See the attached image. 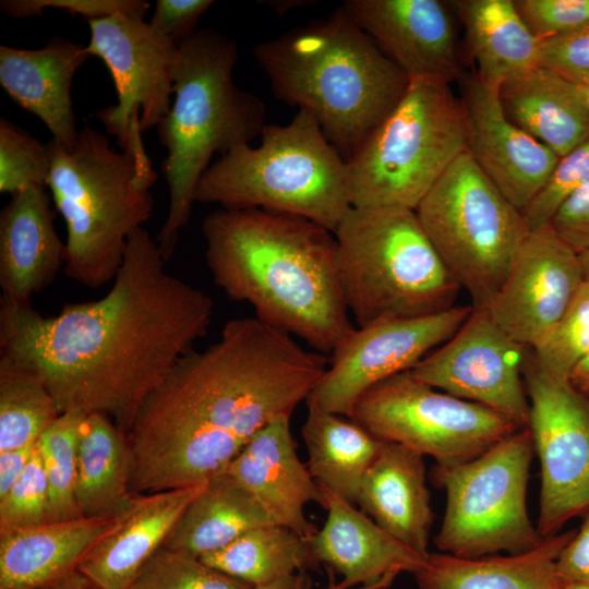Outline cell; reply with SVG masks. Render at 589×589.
<instances>
[{
  "label": "cell",
  "instance_id": "7dc6e473",
  "mask_svg": "<svg viewBox=\"0 0 589 589\" xmlns=\"http://www.w3.org/2000/svg\"><path fill=\"white\" fill-rule=\"evenodd\" d=\"M36 446L37 444L0 452V497L3 496L21 477L33 456Z\"/></svg>",
  "mask_w": 589,
  "mask_h": 589
},
{
  "label": "cell",
  "instance_id": "ee69618b",
  "mask_svg": "<svg viewBox=\"0 0 589 589\" xmlns=\"http://www.w3.org/2000/svg\"><path fill=\"white\" fill-rule=\"evenodd\" d=\"M212 0H157L151 26L180 45L197 29L201 16L213 5Z\"/></svg>",
  "mask_w": 589,
  "mask_h": 589
},
{
  "label": "cell",
  "instance_id": "4fadbf2b",
  "mask_svg": "<svg viewBox=\"0 0 589 589\" xmlns=\"http://www.w3.org/2000/svg\"><path fill=\"white\" fill-rule=\"evenodd\" d=\"M522 371L529 400L527 428L541 468L536 527L548 538L589 510V400L568 380L542 370L533 358Z\"/></svg>",
  "mask_w": 589,
  "mask_h": 589
},
{
  "label": "cell",
  "instance_id": "7402d4cb",
  "mask_svg": "<svg viewBox=\"0 0 589 589\" xmlns=\"http://www.w3.org/2000/svg\"><path fill=\"white\" fill-rule=\"evenodd\" d=\"M327 517L309 540L315 562L341 576L325 589H389L401 573L413 575L426 557L381 529L365 513L326 492Z\"/></svg>",
  "mask_w": 589,
  "mask_h": 589
},
{
  "label": "cell",
  "instance_id": "816d5d0a",
  "mask_svg": "<svg viewBox=\"0 0 589 589\" xmlns=\"http://www.w3.org/2000/svg\"><path fill=\"white\" fill-rule=\"evenodd\" d=\"M578 254L582 268L584 280L589 285V250L582 251Z\"/></svg>",
  "mask_w": 589,
  "mask_h": 589
},
{
  "label": "cell",
  "instance_id": "1f68e13d",
  "mask_svg": "<svg viewBox=\"0 0 589 589\" xmlns=\"http://www.w3.org/2000/svg\"><path fill=\"white\" fill-rule=\"evenodd\" d=\"M306 406L301 435L309 471L324 491L354 505L363 478L385 442L350 418L310 401Z\"/></svg>",
  "mask_w": 589,
  "mask_h": 589
},
{
  "label": "cell",
  "instance_id": "681fc988",
  "mask_svg": "<svg viewBox=\"0 0 589 589\" xmlns=\"http://www.w3.org/2000/svg\"><path fill=\"white\" fill-rule=\"evenodd\" d=\"M570 384L584 395H589V352L569 376Z\"/></svg>",
  "mask_w": 589,
  "mask_h": 589
},
{
  "label": "cell",
  "instance_id": "d590c367",
  "mask_svg": "<svg viewBox=\"0 0 589 589\" xmlns=\"http://www.w3.org/2000/svg\"><path fill=\"white\" fill-rule=\"evenodd\" d=\"M534 361L550 375L568 380L589 352V285L584 283L555 325L532 348Z\"/></svg>",
  "mask_w": 589,
  "mask_h": 589
},
{
  "label": "cell",
  "instance_id": "c3c4849f",
  "mask_svg": "<svg viewBox=\"0 0 589 589\" xmlns=\"http://www.w3.org/2000/svg\"><path fill=\"white\" fill-rule=\"evenodd\" d=\"M47 589H101L87 579L83 574L77 569L71 572L60 580L56 581ZM128 589H137L134 584Z\"/></svg>",
  "mask_w": 589,
  "mask_h": 589
},
{
  "label": "cell",
  "instance_id": "7c38bea8",
  "mask_svg": "<svg viewBox=\"0 0 589 589\" xmlns=\"http://www.w3.org/2000/svg\"><path fill=\"white\" fill-rule=\"evenodd\" d=\"M349 418L377 438L431 456L441 466L472 460L522 429L482 405L418 381L409 371L366 390Z\"/></svg>",
  "mask_w": 589,
  "mask_h": 589
},
{
  "label": "cell",
  "instance_id": "f907efd6",
  "mask_svg": "<svg viewBox=\"0 0 589 589\" xmlns=\"http://www.w3.org/2000/svg\"><path fill=\"white\" fill-rule=\"evenodd\" d=\"M306 574L304 572L283 577L268 584L253 587V589H302Z\"/></svg>",
  "mask_w": 589,
  "mask_h": 589
},
{
  "label": "cell",
  "instance_id": "ab89813d",
  "mask_svg": "<svg viewBox=\"0 0 589 589\" xmlns=\"http://www.w3.org/2000/svg\"><path fill=\"white\" fill-rule=\"evenodd\" d=\"M589 181V139L560 157L544 185L522 212L529 230L550 226L562 204Z\"/></svg>",
  "mask_w": 589,
  "mask_h": 589
},
{
  "label": "cell",
  "instance_id": "11a10c76",
  "mask_svg": "<svg viewBox=\"0 0 589 589\" xmlns=\"http://www.w3.org/2000/svg\"><path fill=\"white\" fill-rule=\"evenodd\" d=\"M302 589H312V582L309 576L305 577Z\"/></svg>",
  "mask_w": 589,
  "mask_h": 589
},
{
  "label": "cell",
  "instance_id": "8fae6325",
  "mask_svg": "<svg viewBox=\"0 0 589 589\" xmlns=\"http://www.w3.org/2000/svg\"><path fill=\"white\" fill-rule=\"evenodd\" d=\"M533 452L530 431L522 428L472 460L435 466L433 479L447 497L434 539L442 553L465 558L520 554L542 542L526 503Z\"/></svg>",
  "mask_w": 589,
  "mask_h": 589
},
{
  "label": "cell",
  "instance_id": "d6986e66",
  "mask_svg": "<svg viewBox=\"0 0 589 589\" xmlns=\"http://www.w3.org/2000/svg\"><path fill=\"white\" fill-rule=\"evenodd\" d=\"M467 152L478 167L521 213L544 185L560 157L512 122L498 89L476 75L462 81Z\"/></svg>",
  "mask_w": 589,
  "mask_h": 589
},
{
  "label": "cell",
  "instance_id": "d6a6232c",
  "mask_svg": "<svg viewBox=\"0 0 589 589\" xmlns=\"http://www.w3.org/2000/svg\"><path fill=\"white\" fill-rule=\"evenodd\" d=\"M200 560L253 587L304 572L315 562L308 540L278 524L254 528Z\"/></svg>",
  "mask_w": 589,
  "mask_h": 589
},
{
  "label": "cell",
  "instance_id": "5bb4252c",
  "mask_svg": "<svg viewBox=\"0 0 589 589\" xmlns=\"http://www.w3.org/2000/svg\"><path fill=\"white\" fill-rule=\"evenodd\" d=\"M85 46L111 73L118 103L96 116L121 149L157 128L168 113L175 93L179 45L155 31L143 16L115 14L87 21Z\"/></svg>",
  "mask_w": 589,
  "mask_h": 589
},
{
  "label": "cell",
  "instance_id": "83f0119b",
  "mask_svg": "<svg viewBox=\"0 0 589 589\" xmlns=\"http://www.w3.org/2000/svg\"><path fill=\"white\" fill-rule=\"evenodd\" d=\"M576 530L544 538L534 549L506 556L458 557L430 553L414 574L420 589H563L556 561Z\"/></svg>",
  "mask_w": 589,
  "mask_h": 589
},
{
  "label": "cell",
  "instance_id": "4316f807",
  "mask_svg": "<svg viewBox=\"0 0 589 589\" xmlns=\"http://www.w3.org/2000/svg\"><path fill=\"white\" fill-rule=\"evenodd\" d=\"M507 118L563 157L589 139V110L579 85L539 65L503 82Z\"/></svg>",
  "mask_w": 589,
  "mask_h": 589
},
{
  "label": "cell",
  "instance_id": "9f6ffc18",
  "mask_svg": "<svg viewBox=\"0 0 589 589\" xmlns=\"http://www.w3.org/2000/svg\"><path fill=\"white\" fill-rule=\"evenodd\" d=\"M358 589H365V588H358Z\"/></svg>",
  "mask_w": 589,
  "mask_h": 589
},
{
  "label": "cell",
  "instance_id": "8d00e7d4",
  "mask_svg": "<svg viewBox=\"0 0 589 589\" xmlns=\"http://www.w3.org/2000/svg\"><path fill=\"white\" fill-rule=\"evenodd\" d=\"M49 171L47 144L1 118L0 192L13 195L31 187L46 188Z\"/></svg>",
  "mask_w": 589,
  "mask_h": 589
},
{
  "label": "cell",
  "instance_id": "44dd1931",
  "mask_svg": "<svg viewBox=\"0 0 589 589\" xmlns=\"http://www.w3.org/2000/svg\"><path fill=\"white\" fill-rule=\"evenodd\" d=\"M290 417L280 416L262 428L226 472L255 497L275 524L309 540L317 529L304 508L309 503L325 508L326 494L297 454Z\"/></svg>",
  "mask_w": 589,
  "mask_h": 589
},
{
  "label": "cell",
  "instance_id": "4dcf8cb0",
  "mask_svg": "<svg viewBox=\"0 0 589 589\" xmlns=\"http://www.w3.org/2000/svg\"><path fill=\"white\" fill-rule=\"evenodd\" d=\"M464 24L477 65L476 76L486 86L501 84L538 65L539 41L531 34L513 0H459L449 2Z\"/></svg>",
  "mask_w": 589,
  "mask_h": 589
},
{
  "label": "cell",
  "instance_id": "5b68a950",
  "mask_svg": "<svg viewBox=\"0 0 589 589\" xmlns=\"http://www.w3.org/2000/svg\"><path fill=\"white\" fill-rule=\"evenodd\" d=\"M238 46L213 28L197 29L179 45L175 98L157 134L167 156L161 170L169 205L156 242L168 262L188 225L197 183L215 153L221 156L261 135L266 107L237 86Z\"/></svg>",
  "mask_w": 589,
  "mask_h": 589
},
{
  "label": "cell",
  "instance_id": "db71d44e",
  "mask_svg": "<svg viewBox=\"0 0 589 589\" xmlns=\"http://www.w3.org/2000/svg\"><path fill=\"white\" fill-rule=\"evenodd\" d=\"M584 101L589 110V84L580 86Z\"/></svg>",
  "mask_w": 589,
  "mask_h": 589
},
{
  "label": "cell",
  "instance_id": "484cf974",
  "mask_svg": "<svg viewBox=\"0 0 589 589\" xmlns=\"http://www.w3.org/2000/svg\"><path fill=\"white\" fill-rule=\"evenodd\" d=\"M113 518L48 521L0 536V589H47L76 569Z\"/></svg>",
  "mask_w": 589,
  "mask_h": 589
},
{
  "label": "cell",
  "instance_id": "60d3db41",
  "mask_svg": "<svg viewBox=\"0 0 589 589\" xmlns=\"http://www.w3.org/2000/svg\"><path fill=\"white\" fill-rule=\"evenodd\" d=\"M514 4L538 41L589 25V0H515Z\"/></svg>",
  "mask_w": 589,
  "mask_h": 589
},
{
  "label": "cell",
  "instance_id": "ac0fdd59",
  "mask_svg": "<svg viewBox=\"0 0 589 589\" xmlns=\"http://www.w3.org/2000/svg\"><path fill=\"white\" fill-rule=\"evenodd\" d=\"M340 7L409 80L449 84L461 76L449 2L346 0Z\"/></svg>",
  "mask_w": 589,
  "mask_h": 589
},
{
  "label": "cell",
  "instance_id": "ffe728a7",
  "mask_svg": "<svg viewBox=\"0 0 589 589\" xmlns=\"http://www.w3.org/2000/svg\"><path fill=\"white\" fill-rule=\"evenodd\" d=\"M205 484L133 495L76 569L101 589L130 588Z\"/></svg>",
  "mask_w": 589,
  "mask_h": 589
},
{
  "label": "cell",
  "instance_id": "277c9868",
  "mask_svg": "<svg viewBox=\"0 0 589 589\" xmlns=\"http://www.w3.org/2000/svg\"><path fill=\"white\" fill-rule=\"evenodd\" d=\"M273 95L309 111L347 161L404 96L408 76L339 7L260 43Z\"/></svg>",
  "mask_w": 589,
  "mask_h": 589
},
{
  "label": "cell",
  "instance_id": "30bf717a",
  "mask_svg": "<svg viewBox=\"0 0 589 589\" xmlns=\"http://www.w3.org/2000/svg\"><path fill=\"white\" fill-rule=\"evenodd\" d=\"M446 268L472 300L486 308L530 231L524 215L478 167L467 149L416 209Z\"/></svg>",
  "mask_w": 589,
  "mask_h": 589
},
{
  "label": "cell",
  "instance_id": "9c48e42d",
  "mask_svg": "<svg viewBox=\"0 0 589 589\" xmlns=\"http://www.w3.org/2000/svg\"><path fill=\"white\" fill-rule=\"evenodd\" d=\"M466 149L465 113L449 84L409 80L396 107L347 160L351 206L416 211Z\"/></svg>",
  "mask_w": 589,
  "mask_h": 589
},
{
  "label": "cell",
  "instance_id": "8992f818",
  "mask_svg": "<svg viewBox=\"0 0 589 589\" xmlns=\"http://www.w3.org/2000/svg\"><path fill=\"white\" fill-rule=\"evenodd\" d=\"M47 147V188L67 226L64 272L99 288L115 279L129 238L152 217L157 173L146 151L117 152L87 125L71 147L52 139Z\"/></svg>",
  "mask_w": 589,
  "mask_h": 589
},
{
  "label": "cell",
  "instance_id": "7bdbcfd3",
  "mask_svg": "<svg viewBox=\"0 0 589 589\" xmlns=\"http://www.w3.org/2000/svg\"><path fill=\"white\" fill-rule=\"evenodd\" d=\"M59 9L74 15L85 16L87 21L115 14L145 16L151 8L145 0H3L0 9L15 19L41 15L45 9Z\"/></svg>",
  "mask_w": 589,
  "mask_h": 589
},
{
  "label": "cell",
  "instance_id": "74e56055",
  "mask_svg": "<svg viewBox=\"0 0 589 589\" xmlns=\"http://www.w3.org/2000/svg\"><path fill=\"white\" fill-rule=\"evenodd\" d=\"M135 585L137 589H253L200 558L164 546L145 565Z\"/></svg>",
  "mask_w": 589,
  "mask_h": 589
},
{
  "label": "cell",
  "instance_id": "7a4b0ae2",
  "mask_svg": "<svg viewBox=\"0 0 589 589\" xmlns=\"http://www.w3.org/2000/svg\"><path fill=\"white\" fill-rule=\"evenodd\" d=\"M323 353L260 318L227 322L181 357L142 404L128 441L133 495L205 483L267 423L291 416L324 374Z\"/></svg>",
  "mask_w": 589,
  "mask_h": 589
},
{
  "label": "cell",
  "instance_id": "2e32d148",
  "mask_svg": "<svg viewBox=\"0 0 589 589\" xmlns=\"http://www.w3.org/2000/svg\"><path fill=\"white\" fill-rule=\"evenodd\" d=\"M525 349L485 308H473L458 330L409 372L433 388L482 405L527 428L529 400L521 377Z\"/></svg>",
  "mask_w": 589,
  "mask_h": 589
},
{
  "label": "cell",
  "instance_id": "f1b7e54d",
  "mask_svg": "<svg viewBox=\"0 0 589 589\" xmlns=\"http://www.w3.org/2000/svg\"><path fill=\"white\" fill-rule=\"evenodd\" d=\"M272 524L274 520L255 497L225 471L206 482L164 548L201 558L254 528Z\"/></svg>",
  "mask_w": 589,
  "mask_h": 589
},
{
  "label": "cell",
  "instance_id": "6da1fadb",
  "mask_svg": "<svg viewBox=\"0 0 589 589\" xmlns=\"http://www.w3.org/2000/svg\"><path fill=\"white\" fill-rule=\"evenodd\" d=\"M156 240L129 238L108 292L44 316L0 300V356L34 371L59 413H101L125 434L147 396L209 328L214 301L172 275Z\"/></svg>",
  "mask_w": 589,
  "mask_h": 589
},
{
  "label": "cell",
  "instance_id": "cb8c5ba5",
  "mask_svg": "<svg viewBox=\"0 0 589 589\" xmlns=\"http://www.w3.org/2000/svg\"><path fill=\"white\" fill-rule=\"evenodd\" d=\"M91 56L85 46L55 37L39 49L0 46V84L21 108L38 117L52 140L71 147L79 130L71 98L77 70Z\"/></svg>",
  "mask_w": 589,
  "mask_h": 589
},
{
  "label": "cell",
  "instance_id": "f6af8a7d",
  "mask_svg": "<svg viewBox=\"0 0 589 589\" xmlns=\"http://www.w3.org/2000/svg\"><path fill=\"white\" fill-rule=\"evenodd\" d=\"M550 226L577 253L589 250V181L562 204Z\"/></svg>",
  "mask_w": 589,
  "mask_h": 589
},
{
  "label": "cell",
  "instance_id": "836d02e7",
  "mask_svg": "<svg viewBox=\"0 0 589 589\" xmlns=\"http://www.w3.org/2000/svg\"><path fill=\"white\" fill-rule=\"evenodd\" d=\"M59 414L38 375L0 356V452L37 444Z\"/></svg>",
  "mask_w": 589,
  "mask_h": 589
},
{
  "label": "cell",
  "instance_id": "3957f363",
  "mask_svg": "<svg viewBox=\"0 0 589 589\" xmlns=\"http://www.w3.org/2000/svg\"><path fill=\"white\" fill-rule=\"evenodd\" d=\"M202 233L215 284L264 323L323 354L354 329L333 231L296 215L220 208L204 218Z\"/></svg>",
  "mask_w": 589,
  "mask_h": 589
},
{
  "label": "cell",
  "instance_id": "b9f144b4",
  "mask_svg": "<svg viewBox=\"0 0 589 589\" xmlns=\"http://www.w3.org/2000/svg\"><path fill=\"white\" fill-rule=\"evenodd\" d=\"M538 65L576 85L589 84V25L539 41Z\"/></svg>",
  "mask_w": 589,
  "mask_h": 589
},
{
  "label": "cell",
  "instance_id": "603a6c76",
  "mask_svg": "<svg viewBox=\"0 0 589 589\" xmlns=\"http://www.w3.org/2000/svg\"><path fill=\"white\" fill-rule=\"evenodd\" d=\"M55 211L45 188L12 195L0 213L1 299L29 304L49 286L65 262V242L53 225Z\"/></svg>",
  "mask_w": 589,
  "mask_h": 589
},
{
  "label": "cell",
  "instance_id": "f546056e",
  "mask_svg": "<svg viewBox=\"0 0 589 589\" xmlns=\"http://www.w3.org/2000/svg\"><path fill=\"white\" fill-rule=\"evenodd\" d=\"M131 478L127 434L105 414H85L79 432L75 485L81 516L116 517L133 497Z\"/></svg>",
  "mask_w": 589,
  "mask_h": 589
},
{
  "label": "cell",
  "instance_id": "9a60e30c",
  "mask_svg": "<svg viewBox=\"0 0 589 589\" xmlns=\"http://www.w3.org/2000/svg\"><path fill=\"white\" fill-rule=\"evenodd\" d=\"M472 311V305H455L435 314L354 328L333 351L328 368L306 401L349 418L366 390L410 371L448 340Z\"/></svg>",
  "mask_w": 589,
  "mask_h": 589
},
{
  "label": "cell",
  "instance_id": "e0dca14e",
  "mask_svg": "<svg viewBox=\"0 0 589 589\" xmlns=\"http://www.w3.org/2000/svg\"><path fill=\"white\" fill-rule=\"evenodd\" d=\"M579 254L546 226L530 230L485 308L515 341L533 348L584 285Z\"/></svg>",
  "mask_w": 589,
  "mask_h": 589
},
{
  "label": "cell",
  "instance_id": "d4e9b609",
  "mask_svg": "<svg viewBox=\"0 0 589 589\" xmlns=\"http://www.w3.org/2000/svg\"><path fill=\"white\" fill-rule=\"evenodd\" d=\"M357 504L386 533L429 556L433 514L422 455L385 442L363 478Z\"/></svg>",
  "mask_w": 589,
  "mask_h": 589
},
{
  "label": "cell",
  "instance_id": "ba28073f",
  "mask_svg": "<svg viewBox=\"0 0 589 589\" xmlns=\"http://www.w3.org/2000/svg\"><path fill=\"white\" fill-rule=\"evenodd\" d=\"M334 236L342 296L358 327L455 306L461 288L416 211L351 207Z\"/></svg>",
  "mask_w": 589,
  "mask_h": 589
},
{
  "label": "cell",
  "instance_id": "f5cc1de1",
  "mask_svg": "<svg viewBox=\"0 0 589 589\" xmlns=\"http://www.w3.org/2000/svg\"><path fill=\"white\" fill-rule=\"evenodd\" d=\"M563 589H589V585L581 582H566Z\"/></svg>",
  "mask_w": 589,
  "mask_h": 589
},
{
  "label": "cell",
  "instance_id": "f35d334b",
  "mask_svg": "<svg viewBox=\"0 0 589 589\" xmlns=\"http://www.w3.org/2000/svg\"><path fill=\"white\" fill-rule=\"evenodd\" d=\"M48 520V481L37 445L21 477L0 497V536Z\"/></svg>",
  "mask_w": 589,
  "mask_h": 589
},
{
  "label": "cell",
  "instance_id": "bcb514c9",
  "mask_svg": "<svg viewBox=\"0 0 589 589\" xmlns=\"http://www.w3.org/2000/svg\"><path fill=\"white\" fill-rule=\"evenodd\" d=\"M581 528L564 546L556 561V569L565 582L589 585V510Z\"/></svg>",
  "mask_w": 589,
  "mask_h": 589
},
{
  "label": "cell",
  "instance_id": "52a82bcc",
  "mask_svg": "<svg viewBox=\"0 0 589 589\" xmlns=\"http://www.w3.org/2000/svg\"><path fill=\"white\" fill-rule=\"evenodd\" d=\"M260 136L257 147L241 145L207 168L195 202L296 215L334 232L352 207L347 161L315 118L298 109L287 124H265Z\"/></svg>",
  "mask_w": 589,
  "mask_h": 589
},
{
  "label": "cell",
  "instance_id": "e575fe53",
  "mask_svg": "<svg viewBox=\"0 0 589 589\" xmlns=\"http://www.w3.org/2000/svg\"><path fill=\"white\" fill-rule=\"evenodd\" d=\"M85 414L61 413L40 436L37 445L49 490V520L82 517L76 504L77 441Z\"/></svg>",
  "mask_w": 589,
  "mask_h": 589
}]
</instances>
